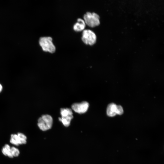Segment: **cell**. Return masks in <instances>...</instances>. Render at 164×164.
<instances>
[{"mask_svg": "<svg viewBox=\"0 0 164 164\" xmlns=\"http://www.w3.org/2000/svg\"><path fill=\"white\" fill-rule=\"evenodd\" d=\"M10 141L11 144L14 145L18 146L19 145V138L17 134H12Z\"/></svg>", "mask_w": 164, "mask_h": 164, "instance_id": "11", "label": "cell"}, {"mask_svg": "<svg viewBox=\"0 0 164 164\" xmlns=\"http://www.w3.org/2000/svg\"><path fill=\"white\" fill-rule=\"evenodd\" d=\"M3 154L10 158H13V156L11 152V147L7 144H5L2 150Z\"/></svg>", "mask_w": 164, "mask_h": 164, "instance_id": "8", "label": "cell"}, {"mask_svg": "<svg viewBox=\"0 0 164 164\" xmlns=\"http://www.w3.org/2000/svg\"><path fill=\"white\" fill-rule=\"evenodd\" d=\"M81 39L83 42L86 44L92 45L96 43V36L93 31L86 29L83 30Z\"/></svg>", "mask_w": 164, "mask_h": 164, "instance_id": "4", "label": "cell"}, {"mask_svg": "<svg viewBox=\"0 0 164 164\" xmlns=\"http://www.w3.org/2000/svg\"><path fill=\"white\" fill-rule=\"evenodd\" d=\"M123 112V110L122 107L120 105H117V114L121 115Z\"/></svg>", "mask_w": 164, "mask_h": 164, "instance_id": "14", "label": "cell"}, {"mask_svg": "<svg viewBox=\"0 0 164 164\" xmlns=\"http://www.w3.org/2000/svg\"><path fill=\"white\" fill-rule=\"evenodd\" d=\"M73 115L59 118V119L65 127H68L70 125L71 120L73 118Z\"/></svg>", "mask_w": 164, "mask_h": 164, "instance_id": "9", "label": "cell"}, {"mask_svg": "<svg viewBox=\"0 0 164 164\" xmlns=\"http://www.w3.org/2000/svg\"><path fill=\"white\" fill-rule=\"evenodd\" d=\"M38 122L37 125L39 129L43 131H46L52 127L53 119L50 115L46 114L40 117Z\"/></svg>", "mask_w": 164, "mask_h": 164, "instance_id": "2", "label": "cell"}, {"mask_svg": "<svg viewBox=\"0 0 164 164\" xmlns=\"http://www.w3.org/2000/svg\"><path fill=\"white\" fill-rule=\"evenodd\" d=\"M60 114L61 117H65L73 115V112L70 108H62L60 109Z\"/></svg>", "mask_w": 164, "mask_h": 164, "instance_id": "10", "label": "cell"}, {"mask_svg": "<svg viewBox=\"0 0 164 164\" xmlns=\"http://www.w3.org/2000/svg\"><path fill=\"white\" fill-rule=\"evenodd\" d=\"M117 105L112 103L109 104L107 109V113L108 116L110 117H113L117 114Z\"/></svg>", "mask_w": 164, "mask_h": 164, "instance_id": "7", "label": "cell"}, {"mask_svg": "<svg viewBox=\"0 0 164 164\" xmlns=\"http://www.w3.org/2000/svg\"><path fill=\"white\" fill-rule=\"evenodd\" d=\"M89 104L87 101H84L80 103H75L72 105V108L76 112L82 114L86 112L87 110Z\"/></svg>", "mask_w": 164, "mask_h": 164, "instance_id": "5", "label": "cell"}, {"mask_svg": "<svg viewBox=\"0 0 164 164\" xmlns=\"http://www.w3.org/2000/svg\"><path fill=\"white\" fill-rule=\"evenodd\" d=\"M19 138V144L22 145L26 144V143L27 137L23 134L21 133H18L17 134Z\"/></svg>", "mask_w": 164, "mask_h": 164, "instance_id": "12", "label": "cell"}, {"mask_svg": "<svg viewBox=\"0 0 164 164\" xmlns=\"http://www.w3.org/2000/svg\"><path fill=\"white\" fill-rule=\"evenodd\" d=\"M99 16L94 12H87L84 15V20L86 24L90 27H94L100 24Z\"/></svg>", "mask_w": 164, "mask_h": 164, "instance_id": "3", "label": "cell"}, {"mask_svg": "<svg viewBox=\"0 0 164 164\" xmlns=\"http://www.w3.org/2000/svg\"><path fill=\"white\" fill-rule=\"evenodd\" d=\"M39 43L44 51L51 53L55 52L56 47L53 43L52 38L51 37H41L39 40Z\"/></svg>", "mask_w": 164, "mask_h": 164, "instance_id": "1", "label": "cell"}, {"mask_svg": "<svg viewBox=\"0 0 164 164\" xmlns=\"http://www.w3.org/2000/svg\"><path fill=\"white\" fill-rule=\"evenodd\" d=\"M11 152L13 157L18 156L20 153L19 150L17 148L13 146L11 147Z\"/></svg>", "mask_w": 164, "mask_h": 164, "instance_id": "13", "label": "cell"}, {"mask_svg": "<svg viewBox=\"0 0 164 164\" xmlns=\"http://www.w3.org/2000/svg\"><path fill=\"white\" fill-rule=\"evenodd\" d=\"M86 26V24L84 20L80 18L77 19V22L73 25V29L77 32H80L84 30Z\"/></svg>", "mask_w": 164, "mask_h": 164, "instance_id": "6", "label": "cell"}, {"mask_svg": "<svg viewBox=\"0 0 164 164\" xmlns=\"http://www.w3.org/2000/svg\"><path fill=\"white\" fill-rule=\"evenodd\" d=\"M2 90V85L0 84V92Z\"/></svg>", "mask_w": 164, "mask_h": 164, "instance_id": "15", "label": "cell"}]
</instances>
